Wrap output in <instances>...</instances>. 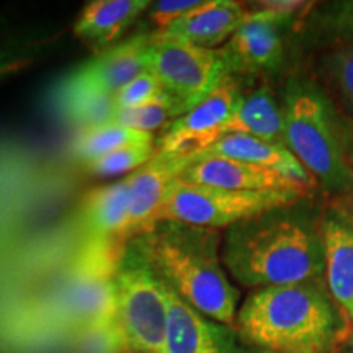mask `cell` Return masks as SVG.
I'll return each instance as SVG.
<instances>
[{"instance_id": "cell-1", "label": "cell", "mask_w": 353, "mask_h": 353, "mask_svg": "<svg viewBox=\"0 0 353 353\" xmlns=\"http://www.w3.org/2000/svg\"><path fill=\"white\" fill-rule=\"evenodd\" d=\"M224 267L245 288H270L321 280L324 244L321 219L294 205L265 211L226 229Z\"/></svg>"}, {"instance_id": "cell-31", "label": "cell", "mask_w": 353, "mask_h": 353, "mask_svg": "<svg viewBox=\"0 0 353 353\" xmlns=\"http://www.w3.org/2000/svg\"><path fill=\"white\" fill-rule=\"evenodd\" d=\"M350 161H352V167H353V151H352ZM342 203H343V205H345V210H343V211L341 210V211L353 223V195L347 196V198H342Z\"/></svg>"}, {"instance_id": "cell-30", "label": "cell", "mask_w": 353, "mask_h": 353, "mask_svg": "<svg viewBox=\"0 0 353 353\" xmlns=\"http://www.w3.org/2000/svg\"><path fill=\"white\" fill-rule=\"evenodd\" d=\"M28 57L21 56L20 52L12 50V48L0 44V79L23 69L28 64Z\"/></svg>"}, {"instance_id": "cell-11", "label": "cell", "mask_w": 353, "mask_h": 353, "mask_svg": "<svg viewBox=\"0 0 353 353\" xmlns=\"http://www.w3.org/2000/svg\"><path fill=\"white\" fill-rule=\"evenodd\" d=\"M44 311L74 334L97 322L117 319L114 276L74 267L50 293Z\"/></svg>"}, {"instance_id": "cell-29", "label": "cell", "mask_w": 353, "mask_h": 353, "mask_svg": "<svg viewBox=\"0 0 353 353\" xmlns=\"http://www.w3.org/2000/svg\"><path fill=\"white\" fill-rule=\"evenodd\" d=\"M198 0H162V2L152 3L149 7V20L156 30L154 34H162L175 23L176 20L182 19L185 13L198 6Z\"/></svg>"}, {"instance_id": "cell-19", "label": "cell", "mask_w": 353, "mask_h": 353, "mask_svg": "<svg viewBox=\"0 0 353 353\" xmlns=\"http://www.w3.org/2000/svg\"><path fill=\"white\" fill-rule=\"evenodd\" d=\"M149 7V0H95L77 17L74 34L90 46L107 48Z\"/></svg>"}, {"instance_id": "cell-34", "label": "cell", "mask_w": 353, "mask_h": 353, "mask_svg": "<svg viewBox=\"0 0 353 353\" xmlns=\"http://www.w3.org/2000/svg\"><path fill=\"white\" fill-rule=\"evenodd\" d=\"M128 353H144V352H128Z\"/></svg>"}, {"instance_id": "cell-14", "label": "cell", "mask_w": 353, "mask_h": 353, "mask_svg": "<svg viewBox=\"0 0 353 353\" xmlns=\"http://www.w3.org/2000/svg\"><path fill=\"white\" fill-rule=\"evenodd\" d=\"M187 182L239 192H294L309 195L311 190L276 172L224 157L195 159L182 174Z\"/></svg>"}, {"instance_id": "cell-13", "label": "cell", "mask_w": 353, "mask_h": 353, "mask_svg": "<svg viewBox=\"0 0 353 353\" xmlns=\"http://www.w3.org/2000/svg\"><path fill=\"white\" fill-rule=\"evenodd\" d=\"M167 301L169 319L164 353H244L236 329L201 314L169 286Z\"/></svg>"}, {"instance_id": "cell-12", "label": "cell", "mask_w": 353, "mask_h": 353, "mask_svg": "<svg viewBox=\"0 0 353 353\" xmlns=\"http://www.w3.org/2000/svg\"><path fill=\"white\" fill-rule=\"evenodd\" d=\"M192 161L193 157L188 154L157 151L148 164L128 175L130 216L121 236L125 244L156 226L170 185L182 176Z\"/></svg>"}, {"instance_id": "cell-15", "label": "cell", "mask_w": 353, "mask_h": 353, "mask_svg": "<svg viewBox=\"0 0 353 353\" xmlns=\"http://www.w3.org/2000/svg\"><path fill=\"white\" fill-rule=\"evenodd\" d=\"M249 10L244 3L234 0H200L195 8L185 13L167 32L156 37H167L205 50L218 46L232 38L239 30Z\"/></svg>"}, {"instance_id": "cell-3", "label": "cell", "mask_w": 353, "mask_h": 353, "mask_svg": "<svg viewBox=\"0 0 353 353\" xmlns=\"http://www.w3.org/2000/svg\"><path fill=\"white\" fill-rule=\"evenodd\" d=\"M345 314L321 280L255 290L236 317L241 341L272 353H329Z\"/></svg>"}, {"instance_id": "cell-2", "label": "cell", "mask_w": 353, "mask_h": 353, "mask_svg": "<svg viewBox=\"0 0 353 353\" xmlns=\"http://www.w3.org/2000/svg\"><path fill=\"white\" fill-rule=\"evenodd\" d=\"M131 242L183 301L219 324L236 325L241 293L224 270L218 229L161 221Z\"/></svg>"}, {"instance_id": "cell-16", "label": "cell", "mask_w": 353, "mask_h": 353, "mask_svg": "<svg viewBox=\"0 0 353 353\" xmlns=\"http://www.w3.org/2000/svg\"><path fill=\"white\" fill-rule=\"evenodd\" d=\"M325 286L347 319L353 321V223L341 210L321 218Z\"/></svg>"}, {"instance_id": "cell-27", "label": "cell", "mask_w": 353, "mask_h": 353, "mask_svg": "<svg viewBox=\"0 0 353 353\" xmlns=\"http://www.w3.org/2000/svg\"><path fill=\"white\" fill-rule=\"evenodd\" d=\"M322 69L343 107L353 114V48L330 51L322 57Z\"/></svg>"}, {"instance_id": "cell-18", "label": "cell", "mask_w": 353, "mask_h": 353, "mask_svg": "<svg viewBox=\"0 0 353 353\" xmlns=\"http://www.w3.org/2000/svg\"><path fill=\"white\" fill-rule=\"evenodd\" d=\"M130 216V179L95 188L81 208V229L88 242H121ZM126 245V244H125Z\"/></svg>"}, {"instance_id": "cell-6", "label": "cell", "mask_w": 353, "mask_h": 353, "mask_svg": "<svg viewBox=\"0 0 353 353\" xmlns=\"http://www.w3.org/2000/svg\"><path fill=\"white\" fill-rule=\"evenodd\" d=\"M304 196L294 192H239L206 187L187 182L180 176L167 192L159 223L175 221L219 231L265 211L294 205Z\"/></svg>"}, {"instance_id": "cell-35", "label": "cell", "mask_w": 353, "mask_h": 353, "mask_svg": "<svg viewBox=\"0 0 353 353\" xmlns=\"http://www.w3.org/2000/svg\"><path fill=\"white\" fill-rule=\"evenodd\" d=\"M259 353H272V352H262V350H260Z\"/></svg>"}, {"instance_id": "cell-9", "label": "cell", "mask_w": 353, "mask_h": 353, "mask_svg": "<svg viewBox=\"0 0 353 353\" xmlns=\"http://www.w3.org/2000/svg\"><path fill=\"white\" fill-rule=\"evenodd\" d=\"M152 34H139L125 43L110 46L99 56L65 76L56 94H85L113 97L132 79L149 69Z\"/></svg>"}, {"instance_id": "cell-7", "label": "cell", "mask_w": 353, "mask_h": 353, "mask_svg": "<svg viewBox=\"0 0 353 353\" xmlns=\"http://www.w3.org/2000/svg\"><path fill=\"white\" fill-rule=\"evenodd\" d=\"M149 70L175 100L179 117L208 99L232 76L231 61L223 48L205 50L156 34H152Z\"/></svg>"}, {"instance_id": "cell-28", "label": "cell", "mask_w": 353, "mask_h": 353, "mask_svg": "<svg viewBox=\"0 0 353 353\" xmlns=\"http://www.w3.org/2000/svg\"><path fill=\"white\" fill-rule=\"evenodd\" d=\"M164 92V87L159 82L156 74L149 69L144 70L143 74H139L128 85L123 87L117 95H113L117 112L118 110H130L149 103V101L161 97Z\"/></svg>"}, {"instance_id": "cell-33", "label": "cell", "mask_w": 353, "mask_h": 353, "mask_svg": "<svg viewBox=\"0 0 353 353\" xmlns=\"http://www.w3.org/2000/svg\"><path fill=\"white\" fill-rule=\"evenodd\" d=\"M342 353H350V350H348V348H345V350H343Z\"/></svg>"}, {"instance_id": "cell-5", "label": "cell", "mask_w": 353, "mask_h": 353, "mask_svg": "<svg viewBox=\"0 0 353 353\" xmlns=\"http://www.w3.org/2000/svg\"><path fill=\"white\" fill-rule=\"evenodd\" d=\"M117 317L130 352L164 353L169 301L167 285L128 242L114 273Z\"/></svg>"}, {"instance_id": "cell-4", "label": "cell", "mask_w": 353, "mask_h": 353, "mask_svg": "<svg viewBox=\"0 0 353 353\" xmlns=\"http://www.w3.org/2000/svg\"><path fill=\"white\" fill-rule=\"evenodd\" d=\"M285 145L332 195H353L352 126L311 79L294 77L283 99Z\"/></svg>"}, {"instance_id": "cell-20", "label": "cell", "mask_w": 353, "mask_h": 353, "mask_svg": "<svg viewBox=\"0 0 353 353\" xmlns=\"http://www.w3.org/2000/svg\"><path fill=\"white\" fill-rule=\"evenodd\" d=\"M228 134H247L285 144V117L268 87L242 92L228 123Z\"/></svg>"}, {"instance_id": "cell-32", "label": "cell", "mask_w": 353, "mask_h": 353, "mask_svg": "<svg viewBox=\"0 0 353 353\" xmlns=\"http://www.w3.org/2000/svg\"><path fill=\"white\" fill-rule=\"evenodd\" d=\"M348 350H350V353H353V332H350V335H348Z\"/></svg>"}, {"instance_id": "cell-25", "label": "cell", "mask_w": 353, "mask_h": 353, "mask_svg": "<svg viewBox=\"0 0 353 353\" xmlns=\"http://www.w3.org/2000/svg\"><path fill=\"white\" fill-rule=\"evenodd\" d=\"M74 350L77 353H128L130 348L117 317L77 330L74 334Z\"/></svg>"}, {"instance_id": "cell-22", "label": "cell", "mask_w": 353, "mask_h": 353, "mask_svg": "<svg viewBox=\"0 0 353 353\" xmlns=\"http://www.w3.org/2000/svg\"><path fill=\"white\" fill-rule=\"evenodd\" d=\"M52 107L68 123L85 128L107 125L117 113L113 97L85 94H56L52 92Z\"/></svg>"}, {"instance_id": "cell-21", "label": "cell", "mask_w": 353, "mask_h": 353, "mask_svg": "<svg viewBox=\"0 0 353 353\" xmlns=\"http://www.w3.org/2000/svg\"><path fill=\"white\" fill-rule=\"evenodd\" d=\"M134 145H154V134L107 123V125L79 130L70 151L87 164L110 152L134 148Z\"/></svg>"}, {"instance_id": "cell-10", "label": "cell", "mask_w": 353, "mask_h": 353, "mask_svg": "<svg viewBox=\"0 0 353 353\" xmlns=\"http://www.w3.org/2000/svg\"><path fill=\"white\" fill-rule=\"evenodd\" d=\"M241 94L239 83L231 76L208 99L167 125V130L159 139L157 151L188 154L195 159L201 151L228 134V123Z\"/></svg>"}, {"instance_id": "cell-26", "label": "cell", "mask_w": 353, "mask_h": 353, "mask_svg": "<svg viewBox=\"0 0 353 353\" xmlns=\"http://www.w3.org/2000/svg\"><path fill=\"white\" fill-rule=\"evenodd\" d=\"M154 145H134L110 152L95 161L87 162V170L99 176H118L131 170H138L156 156Z\"/></svg>"}, {"instance_id": "cell-24", "label": "cell", "mask_w": 353, "mask_h": 353, "mask_svg": "<svg viewBox=\"0 0 353 353\" xmlns=\"http://www.w3.org/2000/svg\"><path fill=\"white\" fill-rule=\"evenodd\" d=\"M170 118H174V120L179 118V110H176L175 100L167 92H164L156 100L141 105V107L118 110L110 123L132 128V130L138 131L152 132L154 130L164 126Z\"/></svg>"}, {"instance_id": "cell-8", "label": "cell", "mask_w": 353, "mask_h": 353, "mask_svg": "<svg viewBox=\"0 0 353 353\" xmlns=\"http://www.w3.org/2000/svg\"><path fill=\"white\" fill-rule=\"evenodd\" d=\"M311 8L306 2H267L249 12L223 50L231 61L232 72L275 70L283 61V28L301 10Z\"/></svg>"}, {"instance_id": "cell-23", "label": "cell", "mask_w": 353, "mask_h": 353, "mask_svg": "<svg viewBox=\"0 0 353 353\" xmlns=\"http://www.w3.org/2000/svg\"><path fill=\"white\" fill-rule=\"evenodd\" d=\"M311 32L322 41L339 48H353V0L322 3L311 17Z\"/></svg>"}, {"instance_id": "cell-17", "label": "cell", "mask_w": 353, "mask_h": 353, "mask_svg": "<svg viewBox=\"0 0 353 353\" xmlns=\"http://www.w3.org/2000/svg\"><path fill=\"white\" fill-rule=\"evenodd\" d=\"M206 157H224L232 161H241L263 169L281 174L286 179L293 180L303 187L312 190L316 180L304 169L301 162L291 154L285 144L270 143V141L254 138L247 134H226L216 141L208 149L201 151L195 159ZM193 159V161H195ZM192 161V162H193Z\"/></svg>"}]
</instances>
